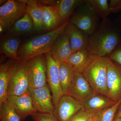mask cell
Wrapping results in <instances>:
<instances>
[{
    "label": "cell",
    "mask_w": 121,
    "mask_h": 121,
    "mask_svg": "<svg viewBox=\"0 0 121 121\" xmlns=\"http://www.w3.org/2000/svg\"><path fill=\"white\" fill-rule=\"evenodd\" d=\"M121 41L120 28L107 18L90 36L87 49L91 55L108 58Z\"/></svg>",
    "instance_id": "6da1fadb"
},
{
    "label": "cell",
    "mask_w": 121,
    "mask_h": 121,
    "mask_svg": "<svg viewBox=\"0 0 121 121\" xmlns=\"http://www.w3.org/2000/svg\"><path fill=\"white\" fill-rule=\"evenodd\" d=\"M69 22L70 19L55 30L36 36L25 42L18 51L20 60H27L40 55L49 53L52 44L57 37L64 32Z\"/></svg>",
    "instance_id": "7a4b0ae2"
},
{
    "label": "cell",
    "mask_w": 121,
    "mask_h": 121,
    "mask_svg": "<svg viewBox=\"0 0 121 121\" xmlns=\"http://www.w3.org/2000/svg\"><path fill=\"white\" fill-rule=\"evenodd\" d=\"M109 59L90 55L82 73L97 94L108 97L107 81Z\"/></svg>",
    "instance_id": "3957f363"
},
{
    "label": "cell",
    "mask_w": 121,
    "mask_h": 121,
    "mask_svg": "<svg viewBox=\"0 0 121 121\" xmlns=\"http://www.w3.org/2000/svg\"><path fill=\"white\" fill-rule=\"evenodd\" d=\"M99 19L86 0L75 10L69 19L70 23L90 36L99 26Z\"/></svg>",
    "instance_id": "277c9868"
},
{
    "label": "cell",
    "mask_w": 121,
    "mask_h": 121,
    "mask_svg": "<svg viewBox=\"0 0 121 121\" xmlns=\"http://www.w3.org/2000/svg\"><path fill=\"white\" fill-rule=\"evenodd\" d=\"M26 60L29 88H39L47 84V60L45 54Z\"/></svg>",
    "instance_id": "5b68a950"
},
{
    "label": "cell",
    "mask_w": 121,
    "mask_h": 121,
    "mask_svg": "<svg viewBox=\"0 0 121 121\" xmlns=\"http://www.w3.org/2000/svg\"><path fill=\"white\" fill-rule=\"evenodd\" d=\"M29 89L26 60H18L9 82L8 97L22 95L29 91Z\"/></svg>",
    "instance_id": "8992f818"
},
{
    "label": "cell",
    "mask_w": 121,
    "mask_h": 121,
    "mask_svg": "<svg viewBox=\"0 0 121 121\" xmlns=\"http://www.w3.org/2000/svg\"><path fill=\"white\" fill-rule=\"evenodd\" d=\"M26 13L27 5L23 0H9L0 7V24L9 30Z\"/></svg>",
    "instance_id": "52a82bcc"
},
{
    "label": "cell",
    "mask_w": 121,
    "mask_h": 121,
    "mask_svg": "<svg viewBox=\"0 0 121 121\" xmlns=\"http://www.w3.org/2000/svg\"><path fill=\"white\" fill-rule=\"evenodd\" d=\"M45 55L47 60V82L52 93V102L56 109L64 95L60 80V63L54 60L50 53H45Z\"/></svg>",
    "instance_id": "ba28073f"
},
{
    "label": "cell",
    "mask_w": 121,
    "mask_h": 121,
    "mask_svg": "<svg viewBox=\"0 0 121 121\" xmlns=\"http://www.w3.org/2000/svg\"><path fill=\"white\" fill-rule=\"evenodd\" d=\"M29 91L33 107L37 112L55 114V108L48 84L41 88H29Z\"/></svg>",
    "instance_id": "9c48e42d"
},
{
    "label": "cell",
    "mask_w": 121,
    "mask_h": 121,
    "mask_svg": "<svg viewBox=\"0 0 121 121\" xmlns=\"http://www.w3.org/2000/svg\"><path fill=\"white\" fill-rule=\"evenodd\" d=\"M108 97L115 102L121 99V66L109 59L107 81Z\"/></svg>",
    "instance_id": "30bf717a"
},
{
    "label": "cell",
    "mask_w": 121,
    "mask_h": 121,
    "mask_svg": "<svg viewBox=\"0 0 121 121\" xmlns=\"http://www.w3.org/2000/svg\"><path fill=\"white\" fill-rule=\"evenodd\" d=\"M83 109L81 103L69 95H64L55 110V115L59 121H69L72 117Z\"/></svg>",
    "instance_id": "8fae6325"
},
{
    "label": "cell",
    "mask_w": 121,
    "mask_h": 121,
    "mask_svg": "<svg viewBox=\"0 0 121 121\" xmlns=\"http://www.w3.org/2000/svg\"><path fill=\"white\" fill-rule=\"evenodd\" d=\"M7 100L12 104L21 121L37 112L33 105L29 91L19 96H9Z\"/></svg>",
    "instance_id": "7c38bea8"
},
{
    "label": "cell",
    "mask_w": 121,
    "mask_h": 121,
    "mask_svg": "<svg viewBox=\"0 0 121 121\" xmlns=\"http://www.w3.org/2000/svg\"><path fill=\"white\" fill-rule=\"evenodd\" d=\"M97 94L82 73H75L69 95L82 103Z\"/></svg>",
    "instance_id": "4fadbf2b"
},
{
    "label": "cell",
    "mask_w": 121,
    "mask_h": 121,
    "mask_svg": "<svg viewBox=\"0 0 121 121\" xmlns=\"http://www.w3.org/2000/svg\"><path fill=\"white\" fill-rule=\"evenodd\" d=\"M86 0H40L38 2L42 5L53 6L58 12L61 24H62L68 17L71 16L75 10L78 7L86 2Z\"/></svg>",
    "instance_id": "5bb4252c"
},
{
    "label": "cell",
    "mask_w": 121,
    "mask_h": 121,
    "mask_svg": "<svg viewBox=\"0 0 121 121\" xmlns=\"http://www.w3.org/2000/svg\"><path fill=\"white\" fill-rule=\"evenodd\" d=\"M49 53L54 60L59 63L65 62L72 54L69 39L64 32L54 41Z\"/></svg>",
    "instance_id": "9a60e30c"
},
{
    "label": "cell",
    "mask_w": 121,
    "mask_h": 121,
    "mask_svg": "<svg viewBox=\"0 0 121 121\" xmlns=\"http://www.w3.org/2000/svg\"><path fill=\"white\" fill-rule=\"evenodd\" d=\"M64 32L69 39L72 53L87 48L90 39L89 35L70 22L66 26Z\"/></svg>",
    "instance_id": "2e32d148"
},
{
    "label": "cell",
    "mask_w": 121,
    "mask_h": 121,
    "mask_svg": "<svg viewBox=\"0 0 121 121\" xmlns=\"http://www.w3.org/2000/svg\"><path fill=\"white\" fill-rule=\"evenodd\" d=\"M18 61L10 59L0 65V106L7 101L9 82Z\"/></svg>",
    "instance_id": "e0dca14e"
},
{
    "label": "cell",
    "mask_w": 121,
    "mask_h": 121,
    "mask_svg": "<svg viewBox=\"0 0 121 121\" xmlns=\"http://www.w3.org/2000/svg\"><path fill=\"white\" fill-rule=\"evenodd\" d=\"M116 103L108 97L98 94L81 103L83 110L94 115L102 110L112 106Z\"/></svg>",
    "instance_id": "ac0fdd59"
},
{
    "label": "cell",
    "mask_w": 121,
    "mask_h": 121,
    "mask_svg": "<svg viewBox=\"0 0 121 121\" xmlns=\"http://www.w3.org/2000/svg\"><path fill=\"white\" fill-rule=\"evenodd\" d=\"M43 30L51 31L62 24L58 12L55 7L46 5H43Z\"/></svg>",
    "instance_id": "d6986e66"
},
{
    "label": "cell",
    "mask_w": 121,
    "mask_h": 121,
    "mask_svg": "<svg viewBox=\"0 0 121 121\" xmlns=\"http://www.w3.org/2000/svg\"><path fill=\"white\" fill-rule=\"evenodd\" d=\"M35 31L32 19L26 13L18 20L8 30V34L12 36H17L29 34Z\"/></svg>",
    "instance_id": "ffe728a7"
},
{
    "label": "cell",
    "mask_w": 121,
    "mask_h": 121,
    "mask_svg": "<svg viewBox=\"0 0 121 121\" xmlns=\"http://www.w3.org/2000/svg\"><path fill=\"white\" fill-rule=\"evenodd\" d=\"M23 1L27 5V13H28L32 19L35 31L43 30V5L40 4L37 0Z\"/></svg>",
    "instance_id": "44dd1931"
},
{
    "label": "cell",
    "mask_w": 121,
    "mask_h": 121,
    "mask_svg": "<svg viewBox=\"0 0 121 121\" xmlns=\"http://www.w3.org/2000/svg\"><path fill=\"white\" fill-rule=\"evenodd\" d=\"M59 77L60 87L64 95H69L75 73L66 62L60 63Z\"/></svg>",
    "instance_id": "7402d4cb"
},
{
    "label": "cell",
    "mask_w": 121,
    "mask_h": 121,
    "mask_svg": "<svg viewBox=\"0 0 121 121\" xmlns=\"http://www.w3.org/2000/svg\"><path fill=\"white\" fill-rule=\"evenodd\" d=\"M21 42L20 38L17 36H12L4 39L1 42V53L4 54L10 59L20 60L18 52Z\"/></svg>",
    "instance_id": "603a6c76"
},
{
    "label": "cell",
    "mask_w": 121,
    "mask_h": 121,
    "mask_svg": "<svg viewBox=\"0 0 121 121\" xmlns=\"http://www.w3.org/2000/svg\"><path fill=\"white\" fill-rule=\"evenodd\" d=\"M90 55L87 49L80 50L73 52L65 62L71 67L75 73H82Z\"/></svg>",
    "instance_id": "cb8c5ba5"
},
{
    "label": "cell",
    "mask_w": 121,
    "mask_h": 121,
    "mask_svg": "<svg viewBox=\"0 0 121 121\" xmlns=\"http://www.w3.org/2000/svg\"><path fill=\"white\" fill-rule=\"evenodd\" d=\"M96 14L101 18L105 20L108 18L111 13L109 4L107 0H87Z\"/></svg>",
    "instance_id": "d4e9b609"
},
{
    "label": "cell",
    "mask_w": 121,
    "mask_h": 121,
    "mask_svg": "<svg viewBox=\"0 0 121 121\" xmlns=\"http://www.w3.org/2000/svg\"><path fill=\"white\" fill-rule=\"evenodd\" d=\"M0 121H21L12 104L7 100L0 106Z\"/></svg>",
    "instance_id": "484cf974"
},
{
    "label": "cell",
    "mask_w": 121,
    "mask_h": 121,
    "mask_svg": "<svg viewBox=\"0 0 121 121\" xmlns=\"http://www.w3.org/2000/svg\"><path fill=\"white\" fill-rule=\"evenodd\" d=\"M121 104V99L113 105L105 108L94 115L95 121H114L115 113Z\"/></svg>",
    "instance_id": "4316f807"
},
{
    "label": "cell",
    "mask_w": 121,
    "mask_h": 121,
    "mask_svg": "<svg viewBox=\"0 0 121 121\" xmlns=\"http://www.w3.org/2000/svg\"><path fill=\"white\" fill-rule=\"evenodd\" d=\"M31 117L34 121H59L55 114L51 113L37 112Z\"/></svg>",
    "instance_id": "83f0119b"
},
{
    "label": "cell",
    "mask_w": 121,
    "mask_h": 121,
    "mask_svg": "<svg viewBox=\"0 0 121 121\" xmlns=\"http://www.w3.org/2000/svg\"><path fill=\"white\" fill-rule=\"evenodd\" d=\"M108 58L118 64L121 66V41L113 50Z\"/></svg>",
    "instance_id": "f1b7e54d"
},
{
    "label": "cell",
    "mask_w": 121,
    "mask_h": 121,
    "mask_svg": "<svg viewBox=\"0 0 121 121\" xmlns=\"http://www.w3.org/2000/svg\"><path fill=\"white\" fill-rule=\"evenodd\" d=\"M94 115L87 112L83 109L81 110L72 117L69 121H87Z\"/></svg>",
    "instance_id": "f546056e"
},
{
    "label": "cell",
    "mask_w": 121,
    "mask_h": 121,
    "mask_svg": "<svg viewBox=\"0 0 121 121\" xmlns=\"http://www.w3.org/2000/svg\"><path fill=\"white\" fill-rule=\"evenodd\" d=\"M109 7L111 13H117L121 10V0H110Z\"/></svg>",
    "instance_id": "4dcf8cb0"
},
{
    "label": "cell",
    "mask_w": 121,
    "mask_h": 121,
    "mask_svg": "<svg viewBox=\"0 0 121 121\" xmlns=\"http://www.w3.org/2000/svg\"><path fill=\"white\" fill-rule=\"evenodd\" d=\"M115 117L121 118V107L118 112L115 115Z\"/></svg>",
    "instance_id": "1f68e13d"
},
{
    "label": "cell",
    "mask_w": 121,
    "mask_h": 121,
    "mask_svg": "<svg viewBox=\"0 0 121 121\" xmlns=\"http://www.w3.org/2000/svg\"><path fill=\"white\" fill-rule=\"evenodd\" d=\"M87 121H95L94 115L91 117Z\"/></svg>",
    "instance_id": "d6a6232c"
},
{
    "label": "cell",
    "mask_w": 121,
    "mask_h": 121,
    "mask_svg": "<svg viewBox=\"0 0 121 121\" xmlns=\"http://www.w3.org/2000/svg\"><path fill=\"white\" fill-rule=\"evenodd\" d=\"M4 29L5 28L4 26L1 25L0 24V32L1 33L3 31V30H4Z\"/></svg>",
    "instance_id": "836d02e7"
},
{
    "label": "cell",
    "mask_w": 121,
    "mask_h": 121,
    "mask_svg": "<svg viewBox=\"0 0 121 121\" xmlns=\"http://www.w3.org/2000/svg\"><path fill=\"white\" fill-rule=\"evenodd\" d=\"M114 121H121V118H115Z\"/></svg>",
    "instance_id": "e575fe53"
}]
</instances>
